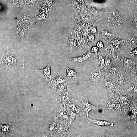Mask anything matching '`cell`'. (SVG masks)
I'll return each mask as SVG.
<instances>
[{
  "label": "cell",
  "mask_w": 137,
  "mask_h": 137,
  "mask_svg": "<svg viewBox=\"0 0 137 137\" xmlns=\"http://www.w3.org/2000/svg\"><path fill=\"white\" fill-rule=\"evenodd\" d=\"M114 21L115 23L117 25H120L121 23V19L120 17L118 16L115 17Z\"/></svg>",
  "instance_id": "obj_37"
},
{
  "label": "cell",
  "mask_w": 137,
  "mask_h": 137,
  "mask_svg": "<svg viewBox=\"0 0 137 137\" xmlns=\"http://www.w3.org/2000/svg\"><path fill=\"white\" fill-rule=\"evenodd\" d=\"M131 102H132L135 105H137V97L136 98H133L131 99Z\"/></svg>",
  "instance_id": "obj_42"
},
{
  "label": "cell",
  "mask_w": 137,
  "mask_h": 137,
  "mask_svg": "<svg viewBox=\"0 0 137 137\" xmlns=\"http://www.w3.org/2000/svg\"><path fill=\"white\" fill-rule=\"evenodd\" d=\"M90 20V17L88 16H86L84 18V22H87L89 21Z\"/></svg>",
  "instance_id": "obj_44"
},
{
  "label": "cell",
  "mask_w": 137,
  "mask_h": 137,
  "mask_svg": "<svg viewBox=\"0 0 137 137\" xmlns=\"http://www.w3.org/2000/svg\"><path fill=\"white\" fill-rule=\"evenodd\" d=\"M97 23H94L91 26L90 29V30L92 34H94L97 32L96 30Z\"/></svg>",
  "instance_id": "obj_34"
},
{
  "label": "cell",
  "mask_w": 137,
  "mask_h": 137,
  "mask_svg": "<svg viewBox=\"0 0 137 137\" xmlns=\"http://www.w3.org/2000/svg\"><path fill=\"white\" fill-rule=\"evenodd\" d=\"M27 16H23L21 17V21L23 24H26L29 22V18H27Z\"/></svg>",
  "instance_id": "obj_36"
},
{
  "label": "cell",
  "mask_w": 137,
  "mask_h": 137,
  "mask_svg": "<svg viewBox=\"0 0 137 137\" xmlns=\"http://www.w3.org/2000/svg\"><path fill=\"white\" fill-rule=\"evenodd\" d=\"M47 1L50 5H54V3L52 0H47Z\"/></svg>",
  "instance_id": "obj_46"
},
{
  "label": "cell",
  "mask_w": 137,
  "mask_h": 137,
  "mask_svg": "<svg viewBox=\"0 0 137 137\" xmlns=\"http://www.w3.org/2000/svg\"><path fill=\"white\" fill-rule=\"evenodd\" d=\"M97 46L100 49H103L104 48V44L102 42L100 41H99L97 44Z\"/></svg>",
  "instance_id": "obj_41"
},
{
  "label": "cell",
  "mask_w": 137,
  "mask_h": 137,
  "mask_svg": "<svg viewBox=\"0 0 137 137\" xmlns=\"http://www.w3.org/2000/svg\"><path fill=\"white\" fill-rule=\"evenodd\" d=\"M1 67L7 71H14L23 69L25 63L15 52L6 51L1 54Z\"/></svg>",
  "instance_id": "obj_1"
},
{
  "label": "cell",
  "mask_w": 137,
  "mask_h": 137,
  "mask_svg": "<svg viewBox=\"0 0 137 137\" xmlns=\"http://www.w3.org/2000/svg\"><path fill=\"white\" fill-rule=\"evenodd\" d=\"M60 118L68 122L69 121V116L66 110V109L64 108L62 103L60 105L58 110V115L56 118Z\"/></svg>",
  "instance_id": "obj_13"
},
{
  "label": "cell",
  "mask_w": 137,
  "mask_h": 137,
  "mask_svg": "<svg viewBox=\"0 0 137 137\" xmlns=\"http://www.w3.org/2000/svg\"><path fill=\"white\" fill-rule=\"evenodd\" d=\"M105 73L104 70L98 68H92L88 74L89 79L92 83H98L105 77Z\"/></svg>",
  "instance_id": "obj_5"
},
{
  "label": "cell",
  "mask_w": 137,
  "mask_h": 137,
  "mask_svg": "<svg viewBox=\"0 0 137 137\" xmlns=\"http://www.w3.org/2000/svg\"><path fill=\"white\" fill-rule=\"evenodd\" d=\"M68 81L64 82L60 84L56 88L57 90L56 92L60 96L67 91V86Z\"/></svg>",
  "instance_id": "obj_23"
},
{
  "label": "cell",
  "mask_w": 137,
  "mask_h": 137,
  "mask_svg": "<svg viewBox=\"0 0 137 137\" xmlns=\"http://www.w3.org/2000/svg\"><path fill=\"white\" fill-rule=\"evenodd\" d=\"M51 81V84L55 91L60 84L63 82L68 81V80L63 76H60L54 78L52 79Z\"/></svg>",
  "instance_id": "obj_16"
},
{
  "label": "cell",
  "mask_w": 137,
  "mask_h": 137,
  "mask_svg": "<svg viewBox=\"0 0 137 137\" xmlns=\"http://www.w3.org/2000/svg\"><path fill=\"white\" fill-rule=\"evenodd\" d=\"M127 53L131 56H137V47L132 51L127 52Z\"/></svg>",
  "instance_id": "obj_35"
},
{
  "label": "cell",
  "mask_w": 137,
  "mask_h": 137,
  "mask_svg": "<svg viewBox=\"0 0 137 137\" xmlns=\"http://www.w3.org/2000/svg\"><path fill=\"white\" fill-rule=\"evenodd\" d=\"M77 42L75 39L70 38L68 42L67 48L69 53H71L77 47Z\"/></svg>",
  "instance_id": "obj_20"
},
{
  "label": "cell",
  "mask_w": 137,
  "mask_h": 137,
  "mask_svg": "<svg viewBox=\"0 0 137 137\" xmlns=\"http://www.w3.org/2000/svg\"><path fill=\"white\" fill-rule=\"evenodd\" d=\"M98 83L109 90L114 95V98L116 93L120 90V86L118 84L110 78L105 77Z\"/></svg>",
  "instance_id": "obj_4"
},
{
  "label": "cell",
  "mask_w": 137,
  "mask_h": 137,
  "mask_svg": "<svg viewBox=\"0 0 137 137\" xmlns=\"http://www.w3.org/2000/svg\"><path fill=\"white\" fill-rule=\"evenodd\" d=\"M98 54L99 59V68L100 70H103L104 67L105 59L104 57H103L101 54L100 51L98 52Z\"/></svg>",
  "instance_id": "obj_27"
},
{
  "label": "cell",
  "mask_w": 137,
  "mask_h": 137,
  "mask_svg": "<svg viewBox=\"0 0 137 137\" xmlns=\"http://www.w3.org/2000/svg\"><path fill=\"white\" fill-rule=\"evenodd\" d=\"M122 67V65H119L113 62L110 66L104 67V70L105 73V77L112 79L118 73Z\"/></svg>",
  "instance_id": "obj_7"
},
{
  "label": "cell",
  "mask_w": 137,
  "mask_h": 137,
  "mask_svg": "<svg viewBox=\"0 0 137 137\" xmlns=\"http://www.w3.org/2000/svg\"><path fill=\"white\" fill-rule=\"evenodd\" d=\"M82 103L83 104V106L82 108L84 112H86L87 119L89 118L88 115L89 113L91 110L95 109H99L101 110L102 107H97L93 105H92L89 101H88V99L87 98L85 100L82 101Z\"/></svg>",
  "instance_id": "obj_14"
},
{
  "label": "cell",
  "mask_w": 137,
  "mask_h": 137,
  "mask_svg": "<svg viewBox=\"0 0 137 137\" xmlns=\"http://www.w3.org/2000/svg\"><path fill=\"white\" fill-rule=\"evenodd\" d=\"M98 49L97 47L93 46L91 48V52L92 53L97 54L98 53Z\"/></svg>",
  "instance_id": "obj_38"
},
{
  "label": "cell",
  "mask_w": 137,
  "mask_h": 137,
  "mask_svg": "<svg viewBox=\"0 0 137 137\" xmlns=\"http://www.w3.org/2000/svg\"><path fill=\"white\" fill-rule=\"evenodd\" d=\"M95 54L90 51H88L86 53L82 56L83 59V64L87 62Z\"/></svg>",
  "instance_id": "obj_31"
},
{
  "label": "cell",
  "mask_w": 137,
  "mask_h": 137,
  "mask_svg": "<svg viewBox=\"0 0 137 137\" xmlns=\"http://www.w3.org/2000/svg\"><path fill=\"white\" fill-rule=\"evenodd\" d=\"M65 68L67 70V74L66 78L68 80H70L71 78L72 77L75 76L76 74H78L73 69H70L68 67H66Z\"/></svg>",
  "instance_id": "obj_26"
},
{
  "label": "cell",
  "mask_w": 137,
  "mask_h": 137,
  "mask_svg": "<svg viewBox=\"0 0 137 137\" xmlns=\"http://www.w3.org/2000/svg\"><path fill=\"white\" fill-rule=\"evenodd\" d=\"M105 49L107 51V54H110L116 52L121 51L113 45L112 44H111V42L110 43L108 44V47Z\"/></svg>",
  "instance_id": "obj_25"
},
{
  "label": "cell",
  "mask_w": 137,
  "mask_h": 137,
  "mask_svg": "<svg viewBox=\"0 0 137 137\" xmlns=\"http://www.w3.org/2000/svg\"><path fill=\"white\" fill-rule=\"evenodd\" d=\"M96 40V39L94 34H91L88 36V38L86 41L87 42H95Z\"/></svg>",
  "instance_id": "obj_33"
},
{
  "label": "cell",
  "mask_w": 137,
  "mask_h": 137,
  "mask_svg": "<svg viewBox=\"0 0 137 137\" xmlns=\"http://www.w3.org/2000/svg\"><path fill=\"white\" fill-rule=\"evenodd\" d=\"M68 61L70 63H81L82 64H83V59L82 56H77L75 57L68 59Z\"/></svg>",
  "instance_id": "obj_29"
},
{
  "label": "cell",
  "mask_w": 137,
  "mask_h": 137,
  "mask_svg": "<svg viewBox=\"0 0 137 137\" xmlns=\"http://www.w3.org/2000/svg\"><path fill=\"white\" fill-rule=\"evenodd\" d=\"M126 53L121 51V65L127 73L130 74L131 72L135 66L136 61Z\"/></svg>",
  "instance_id": "obj_3"
},
{
  "label": "cell",
  "mask_w": 137,
  "mask_h": 137,
  "mask_svg": "<svg viewBox=\"0 0 137 137\" xmlns=\"http://www.w3.org/2000/svg\"><path fill=\"white\" fill-rule=\"evenodd\" d=\"M101 36L102 41L106 43L109 44L110 42L114 38L117 37L118 35H115L105 30H103Z\"/></svg>",
  "instance_id": "obj_15"
},
{
  "label": "cell",
  "mask_w": 137,
  "mask_h": 137,
  "mask_svg": "<svg viewBox=\"0 0 137 137\" xmlns=\"http://www.w3.org/2000/svg\"><path fill=\"white\" fill-rule=\"evenodd\" d=\"M110 14L112 16L116 17L118 16L119 14L117 11L114 10L111 12Z\"/></svg>",
  "instance_id": "obj_40"
},
{
  "label": "cell",
  "mask_w": 137,
  "mask_h": 137,
  "mask_svg": "<svg viewBox=\"0 0 137 137\" xmlns=\"http://www.w3.org/2000/svg\"><path fill=\"white\" fill-rule=\"evenodd\" d=\"M131 81L126 86L120 88L119 92L130 96H137V84L132 80H131Z\"/></svg>",
  "instance_id": "obj_6"
},
{
  "label": "cell",
  "mask_w": 137,
  "mask_h": 137,
  "mask_svg": "<svg viewBox=\"0 0 137 137\" xmlns=\"http://www.w3.org/2000/svg\"><path fill=\"white\" fill-rule=\"evenodd\" d=\"M112 79L120 86V88L127 86L131 82L130 74L127 73L122 67Z\"/></svg>",
  "instance_id": "obj_2"
},
{
  "label": "cell",
  "mask_w": 137,
  "mask_h": 137,
  "mask_svg": "<svg viewBox=\"0 0 137 137\" xmlns=\"http://www.w3.org/2000/svg\"><path fill=\"white\" fill-rule=\"evenodd\" d=\"M60 100L63 104H66L68 102H74L76 101V99L70 95L68 92H66L60 96Z\"/></svg>",
  "instance_id": "obj_17"
},
{
  "label": "cell",
  "mask_w": 137,
  "mask_h": 137,
  "mask_svg": "<svg viewBox=\"0 0 137 137\" xmlns=\"http://www.w3.org/2000/svg\"><path fill=\"white\" fill-rule=\"evenodd\" d=\"M116 37L113 39L111 42L113 45L121 51L120 48L123 43V41L119 38Z\"/></svg>",
  "instance_id": "obj_24"
},
{
  "label": "cell",
  "mask_w": 137,
  "mask_h": 137,
  "mask_svg": "<svg viewBox=\"0 0 137 137\" xmlns=\"http://www.w3.org/2000/svg\"><path fill=\"white\" fill-rule=\"evenodd\" d=\"M121 105L118 100L114 98L108 100L106 110L107 111L114 110L119 111H121Z\"/></svg>",
  "instance_id": "obj_11"
},
{
  "label": "cell",
  "mask_w": 137,
  "mask_h": 137,
  "mask_svg": "<svg viewBox=\"0 0 137 137\" xmlns=\"http://www.w3.org/2000/svg\"><path fill=\"white\" fill-rule=\"evenodd\" d=\"M88 31L87 27H85L84 28L82 33L81 37L84 38V37L87 35L88 34Z\"/></svg>",
  "instance_id": "obj_39"
},
{
  "label": "cell",
  "mask_w": 137,
  "mask_h": 137,
  "mask_svg": "<svg viewBox=\"0 0 137 137\" xmlns=\"http://www.w3.org/2000/svg\"><path fill=\"white\" fill-rule=\"evenodd\" d=\"M77 47L80 49H84L88 51H90L91 48L87 44V42L84 37H80V39L78 42Z\"/></svg>",
  "instance_id": "obj_22"
},
{
  "label": "cell",
  "mask_w": 137,
  "mask_h": 137,
  "mask_svg": "<svg viewBox=\"0 0 137 137\" xmlns=\"http://www.w3.org/2000/svg\"><path fill=\"white\" fill-rule=\"evenodd\" d=\"M89 123H92L101 126H113L114 123L112 122H110L106 121L100 120H93L90 118L87 119Z\"/></svg>",
  "instance_id": "obj_21"
},
{
  "label": "cell",
  "mask_w": 137,
  "mask_h": 137,
  "mask_svg": "<svg viewBox=\"0 0 137 137\" xmlns=\"http://www.w3.org/2000/svg\"><path fill=\"white\" fill-rule=\"evenodd\" d=\"M118 92V95L116 99L118 101L123 107L124 115H125L126 114V110L128 107L130 106V103L131 102L130 96L127 94L121 93L119 91Z\"/></svg>",
  "instance_id": "obj_8"
},
{
  "label": "cell",
  "mask_w": 137,
  "mask_h": 137,
  "mask_svg": "<svg viewBox=\"0 0 137 137\" xmlns=\"http://www.w3.org/2000/svg\"><path fill=\"white\" fill-rule=\"evenodd\" d=\"M76 9L78 11L81 10L84 8L83 6L81 5H79L76 6Z\"/></svg>",
  "instance_id": "obj_43"
},
{
  "label": "cell",
  "mask_w": 137,
  "mask_h": 137,
  "mask_svg": "<svg viewBox=\"0 0 137 137\" xmlns=\"http://www.w3.org/2000/svg\"><path fill=\"white\" fill-rule=\"evenodd\" d=\"M111 58L113 62L119 65H121V51H117L107 54Z\"/></svg>",
  "instance_id": "obj_18"
},
{
  "label": "cell",
  "mask_w": 137,
  "mask_h": 137,
  "mask_svg": "<svg viewBox=\"0 0 137 137\" xmlns=\"http://www.w3.org/2000/svg\"><path fill=\"white\" fill-rule=\"evenodd\" d=\"M68 107H69L70 110L80 115V118H85L86 116L82 108H80L77 105L74 103V102H71L68 103L66 104Z\"/></svg>",
  "instance_id": "obj_12"
},
{
  "label": "cell",
  "mask_w": 137,
  "mask_h": 137,
  "mask_svg": "<svg viewBox=\"0 0 137 137\" xmlns=\"http://www.w3.org/2000/svg\"><path fill=\"white\" fill-rule=\"evenodd\" d=\"M104 58L105 59V63L104 67L109 66L113 63L112 59L108 55H107Z\"/></svg>",
  "instance_id": "obj_32"
},
{
  "label": "cell",
  "mask_w": 137,
  "mask_h": 137,
  "mask_svg": "<svg viewBox=\"0 0 137 137\" xmlns=\"http://www.w3.org/2000/svg\"><path fill=\"white\" fill-rule=\"evenodd\" d=\"M133 23L135 26L137 27V16L135 17Z\"/></svg>",
  "instance_id": "obj_45"
},
{
  "label": "cell",
  "mask_w": 137,
  "mask_h": 137,
  "mask_svg": "<svg viewBox=\"0 0 137 137\" xmlns=\"http://www.w3.org/2000/svg\"><path fill=\"white\" fill-rule=\"evenodd\" d=\"M70 116V121L69 122L70 126L71 123L76 119L80 118V115L77 113L72 111L71 110L68 111Z\"/></svg>",
  "instance_id": "obj_28"
},
{
  "label": "cell",
  "mask_w": 137,
  "mask_h": 137,
  "mask_svg": "<svg viewBox=\"0 0 137 137\" xmlns=\"http://www.w3.org/2000/svg\"><path fill=\"white\" fill-rule=\"evenodd\" d=\"M134 107L129 106L130 110L128 113L125 115L124 120L136 123L137 122V105H135Z\"/></svg>",
  "instance_id": "obj_10"
},
{
  "label": "cell",
  "mask_w": 137,
  "mask_h": 137,
  "mask_svg": "<svg viewBox=\"0 0 137 137\" xmlns=\"http://www.w3.org/2000/svg\"><path fill=\"white\" fill-rule=\"evenodd\" d=\"M124 43L127 52H130L136 47L137 39L135 36H129L125 38Z\"/></svg>",
  "instance_id": "obj_9"
},
{
  "label": "cell",
  "mask_w": 137,
  "mask_h": 137,
  "mask_svg": "<svg viewBox=\"0 0 137 137\" xmlns=\"http://www.w3.org/2000/svg\"><path fill=\"white\" fill-rule=\"evenodd\" d=\"M51 64V62L50 63L48 64L43 69L38 70L35 68L34 70V71H38L42 72L45 75L47 82V78H49L50 79L51 81L52 78L50 74Z\"/></svg>",
  "instance_id": "obj_19"
},
{
  "label": "cell",
  "mask_w": 137,
  "mask_h": 137,
  "mask_svg": "<svg viewBox=\"0 0 137 137\" xmlns=\"http://www.w3.org/2000/svg\"><path fill=\"white\" fill-rule=\"evenodd\" d=\"M17 32V38L21 40L23 39L24 35L26 33V30L24 28H22L20 29Z\"/></svg>",
  "instance_id": "obj_30"
}]
</instances>
